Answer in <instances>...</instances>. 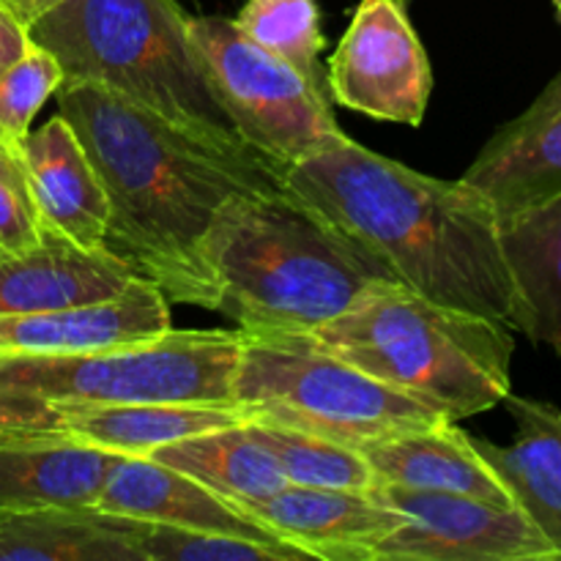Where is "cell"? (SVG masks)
I'll use <instances>...</instances> for the list:
<instances>
[{
	"label": "cell",
	"instance_id": "1",
	"mask_svg": "<svg viewBox=\"0 0 561 561\" xmlns=\"http://www.w3.org/2000/svg\"><path fill=\"white\" fill-rule=\"evenodd\" d=\"M58 113L80 137L110 206L104 247L168 301L217 310L203 244L236 195L283 186L252 148L175 126L96 85H60Z\"/></svg>",
	"mask_w": 561,
	"mask_h": 561
},
{
	"label": "cell",
	"instance_id": "2",
	"mask_svg": "<svg viewBox=\"0 0 561 561\" xmlns=\"http://www.w3.org/2000/svg\"><path fill=\"white\" fill-rule=\"evenodd\" d=\"M283 186L398 285L518 329L499 214L463 179H433L348 137L283 168Z\"/></svg>",
	"mask_w": 561,
	"mask_h": 561
},
{
	"label": "cell",
	"instance_id": "3",
	"mask_svg": "<svg viewBox=\"0 0 561 561\" xmlns=\"http://www.w3.org/2000/svg\"><path fill=\"white\" fill-rule=\"evenodd\" d=\"M203 255L217 312L244 332H312L370 285L394 283L285 186L230 197Z\"/></svg>",
	"mask_w": 561,
	"mask_h": 561
},
{
	"label": "cell",
	"instance_id": "4",
	"mask_svg": "<svg viewBox=\"0 0 561 561\" xmlns=\"http://www.w3.org/2000/svg\"><path fill=\"white\" fill-rule=\"evenodd\" d=\"M305 334L455 422L502 405L513 387L507 323L438 305L398 283L370 285L348 310Z\"/></svg>",
	"mask_w": 561,
	"mask_h": 561
},
{
	"label": "cell",
	"instance_id": "5",
	"mask_svg": "<svg viewBox=\"0 0 561 561\" xmlns=\"http://www.w3.org/2000/svg\"><path fill=\"white\" fill-rule=\"evenodd\" d=\"M27 36L55 55L64 85L104 88L170 124L250 148L219 107L175 0H60Z\"/></svg>",
	"mask_w": 561,
	"mask_h": 561
},
{
	"label": "cell",
	"instance_id": "6",
	"mask_svg": "<svg viewBox=\"0 0 561 561\" xmlns=\"http://www.w3.org/2000/svg\"><path fill=\"white\" fill-rule=\"evenodd\" d=\"M239 332L233 405L247 422L294 427L362 447L449 420L340 359L310 334Z\"/></svg>",
	"mask_w": 561,
	"mask_h": 561
},
{
	"label": "cell",
	"instance_id": "7",
	"mask_svg": "<svg viewBox=\"0 0 561 561\" xmlns=\"http://www.w3.org/2000/svg\"><path fill=\"white\" fill-rule=\"evenodd\" d=\"M239 329H170L121 348L0 362V389L49 405H233Z\"/></svg>",
	"mask_w": 561,
	"mask_h": 561
},
{
	"label": "cell",
	"instance_id": "8",
	"mask_svg": "<svg viewBox=\"0 0 561 561\" xmlns=\"http://www.w3.org/2000/svg\"><path fill=\"white\" fill-rule=\"evenodd\" d=\"M206 80L236 135L279 170L348 140L327 88L263 49L225 16H190Z\"/></svg>",
	"mask_w": 561,
	"mask_h": 561
},
{
	"label": "cell",
	"instance_id": "9",
	"mask_svg": "<svg viewBox=\"0 0 561 561\" xmlns=\"http://www.w3.org/2000/svg\"><path fill=\"white\" fill-rule=\"evenodd\" d=\"M370 493L403 515V524L378 542L373 561H559L518 507L381 480Z\"/></svg>",
	"mask_w": 561,
	"mask_h": 561
},
{
	"label": "cell",
	"instance_id": "10",
	"mask_svg": "<svg viewBox=\"0 0 561 561\" xmlns=\"http://www.w3.org/2000/svg\"><path fill=\"white\" fill-rule=\"evenodd\" d=\"M327 88L345 110L392 124H422L433 69L403 0H362L329 58Z\"/></svg>",
	"mask_w": 561,
	"mask_h": 561
},
{
	"label": "cell",
	"instance_id": "11",
	"mask_svg": "<svg viewBox=\"0 0 561 561\" xmlns=\"http://www.w3.org/2000/svg\"><path fill=\"white\" fill-rule=\"evenodd\" d=\"M173 329L162 290L137 277L115 299L69 310L0 316V362L22 356H60L121 348Z\"/></svg>",
	"mask_w": 561,
	"mask_h": 561
},
{
	"label": "cell",
	"instance_id": "12",
	"mask_svg": "<svg viewBox=\"0 0 561 561\" xmlns=\"http://www.w3.org/2000/svg\"><path fill=\"white\" fill-rule=\"evenodd\" d=\"M239 510L277 540L323 561H373L378 542L403 524V515L370 491L334 488L285 485Z\"/></svg>",
	"mask_w": 561,
	"mask_h": 561
},
{
	"label": "cell",
	"instance_id": "13",
	"mask_svg": "<svg viewBox=\"0 0 561 561\" xmlns=\"http://www.w3.org/2000/svg\"><path fill=\"white\" fill-rule=\"evenodd\" d=\"M499 219L561 195V75L510 124H504L463 173Z\"/></svg>",
	"mask_w": 561,
	"mask_h": 561
},
{
	"label": "cell",
	"instance_id": "14",
	"mask_svg": "<svg viewBox=\"0 0 561 561\" xmlns=\"http://www.w3.org/2000/svg\"><path fill=\"white\" fill-rule=\"evenodd\" d=\"M115 460L44 427L0 431V515L93 507Z\"/></svg>",
	"mask_w": 561,
	"mask_h": 561
},
{
	"label": "cell",
	"instance_id": "15",
	"mask_svg": "<svg viewBox=\"0 0 561 561\" xmlns=\"http://www.w3.org/2000/svg\"><path fill=\"white\" fill-rule=\"evenodd\" d=\"M137 274L107 247L75 244L42 228L33 250L0 255V316L69 310L124 294Z\"/></svg>",
	"mask_w": 561,
	"mask_h": 561
},
{
	"label": "cell",
	"instance_id": "16",
	"mask_svg": "<svg viewBox=\"0 0 561 561\" xmlns=\"http://www.w3.org/2000/svg\"><path fill=\"white\" fill-rule=\"evenodd\" d=\"M22 164L42 228L75 244L104 247L110 206L80 137L60 113L22 140Z\"/></svg>",
	"mask_w": 561,
	"mask_h": 561
},
{
	"label": "cell",
	"instance_id": "17",
	"mask_svg": "<svg viewBox=\"0 0 561 561\" xmlns=\"http://www.w3.org/2000/svg\"><path fill=\"white\" fill-rule=\"evenodd\" d=\"M93 510L131 520H148V524L228 531L252 540L283 542L228 499L217 496L211 488L151 458L118 455Z\"/></svg>",
	"mask_w": 561,
	"mask_h": 561
},
{
	"label": "cell",
	"instance_id": "18",
	"mask_svg": "<svg viewBox=\"0 0 561 561\" xmlns=\"http://www.w3.org/2000/svg\"><path fill=\"white\" fill-rule=\"evenodd\" d=\"M356 449L376 471V480L389 485L460 493L499 507H515L510 488L499 480L474 447V438L460 431L455 420L392 433Z\"/></svg>",
	"mask_w": 561,
	"mask_h": 561
},
{
	"label": "cell",
	"instance_id": "19",
	"mask_svg": "<svg viewBox=\"0 0 561 561\" xmlns=\"http://www.w3.org/2000/svg\"><path fill=\"white\" fill-rule=\"evenodd\" d=\"M515 420V438L493 444L474 438V447L510 488L515 507L551 542L561 561V411L531 398H504Z\"/></svg>",
	"mask_w": 561,
	"mask_h": 561
},
{
	"label": "cell",
	"instance_id": "20",
	"mask_svg": "<svg viewBox=\"0 0 561 561\" xmlns=\"http://www.w3.org/2000/svg\"><path fill=\"white\" fill-rule=\"evenodd\" d=\"M47 431L64 433L88 447L131 458H148L157 449L219 427L241 425L239 405L214 403H121V405H49Z\"/></svg>",
	"mask_w": 561,
	"mask_h": 561
},
{
	"label": "cell",
	"instance_id": "21",
	"mask_svg": "<svg viewBox=\"0 0 561 561\" xmlns=\"http://www.w3.org/2000/svg\"><path fill=\"white\" fill-rule=\"evenodd\" d=\"M499 239L518 296V332L561 354V195L499 219Z\"/></svg>",
	"mask_w": 561,
	"mask_h": 561
},
{
	"label": "cell",
	"instance_id": "22",
	"mask_svg": "<svg viewBox=\"0 0 561 561\" xmlns=\"http://www.w3.org/2000/svg\"><path fill=\"white\" fill-rule=\"evenodd\" d=\"M135 524L93 507L0 515V561H140Z\"/></svg>",
	"mask_w": 561,
	"mask_h": 561
},
{
	"label": "cell",
	"instance_id": "23",
	"mask_svg": "<svg viewBox=\"0 0 561 561\" xmlns=\"http://www.w3.org/2000/svg\"><path fill=\"white\" fill-rule=\"evenodd\" d=\"M148 458L184 471L236 507L263 502L288 485L274 455L252 436L247 422L179 438Z\"/></svg>",
	"mask_w": 561,
	"mask_h": 561
},
{
	"label": "cell",
	"instance_id": "24",
	"mask_svg": "<svg viewBox=\"0 0 561 561\" xmlns=\"http://www.w3.org/2000/svg\"><path fill=\"white\" fill-rule=\"evenodd\" d=\"M247 427L274 455L288 485L334 491H370L376 485V471L351 444L266 422H247Z\"/></svg>",
	"mask_w": 561,
	"mask_h": 561
},
{
	"label": "cell",
	"instance_id": "25",
	"mask_svg": "<svg viewBox=\"0 0 561 561\" xmlns=\"http://www.w3.org/2000/svg\"><path fill=\"white\" fill-rule=\"evenodd\" d=\"M233 25L277 58L288 60L307 80L327 88L321 53L327 36L321 31L318 0H247Z\"/></svg>",
	"mask_w": 561,
	"mask_h": 561
},
{
	"label": "cell",
	"instance_id": "26",
	"mask_svg": "<svg viewBox=\"0 0 561 561\" xmlns=\"http://www.w3.org/2000/svg\"><path fill=\"white\" fill-rule=\"evenodd\" d=\"M140 561H305L310 559L288 542L252 540L228 531L184 529L137 520L131 537Z\"/></svg>",
	"mask_w": 561,
	"mask_h": 561
},
{
	"label": "cell",
	"instance_id": "27",
	"mask_svg": "<svg viewBox=\"0 0 561 561\" xmlns=\"http://www.w3.org/2000/svg\"><path fill=\"white\" fill-rule=\"evenodd\" d=\"M60 85L64 69L55 55L31 42L25 55L0 75V137L14 148H22L36 113Z\"/></svg>",
	"mask_w": 561,
	"mask_h": 561
},
{
	"label": "cell",
	"instance_id": "28",
	"mask_svg": "<svg viewBox=\"0 0 561 561\" xmlns=\"http://www.w3.org/2000/svg\"><path fill=\"white\" fill-rule=\"evenodd\" d=\"M42 241V222L25 195L0 181V255L33 250Z\"/></svg>",
	"mask_w": 561,
	"mask_h": 561
},
{
	"label": "cell",
	"instance_id": "29",
	"mask_svg": "<svg viewBox=\"0 0 561 561\" xmlns=\"http://www.w3.org/2000/svg\"><path fill=\"white\" fill-rule=\"evenodd\" d=\"M49 420H53L49 403L0 389V431H9V427H44L47 431Z\"/></svg>",
	"mask_w": 561,
	"mask_h": 561
},
{
	"label": "cell",
	"instance_id": "30",
	"mask_svg": "<svg viewBox=\"0 0 561 561\" xmlns=\"http://www.w3.org/2000/svg\"><path fill=\"white\" fill-rule=\"evenodd\" d=\"M27 47H31L27 27L22 25V22L11 14L9 5L0 0V75H3L16 58H22Z\"/></svg>",
	"mask_w": 561,
	"mask_h": 561
},
{
	"label": "cell",
	"instance_id": "31",
	"mask_svg": "<svg viewBox=\"0 0 561 561\" xmlns=\"http://www.w3.org/2000/svg\"><path fill=\"white\" fill-rule=\"evenodd\" d=\"M0 181H5L9 186H14L20 195H25L27 201H31V192H27L25 164H22V148H14L11 142H5L3 137H0Z\"/></svg>",
	"mask_w": 561,
	"mask_h": 561
},
{
	"label": "cell",
	"instance_id": "32",
	"mask_svg": "<svg viewBox=\"0 0 561 561\" xmlns=\"http://www.w3.org/2000/svg\"><path fill=\"white\" fill-rule=\"evenodd\" d=\"M3 3L9 5L11 14H14L22 25L31 27L38 16H44L49 9H55L60 0H3Z\"/></svg>",
	"mask_w": 561,
	"mask_h": 561
},
{
	"label": "cell",
	"instance_id": "33",
	"mask_svg": "<svg viewBox=\"0 0 561 561\" xmlns=\"http://www.w3.org/2000/svg\"><path fill=\"white\" fill-rule=\"evenodd\" d=\"M553 5H557V14H559V20H561V0H553Z\"/></svg>",
	"mask_w": 561,
	"mask_h": 561
}]
</instances>
